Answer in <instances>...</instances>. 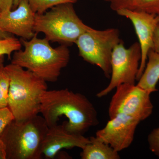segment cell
<instances>
[{
  "label": "cell",
  "instance_id": "27",
  "mask_svg": "<svg viewBox=\"0 0 159 159\" xmlns=\"http://www.w3.org/2000/svg\"><path fill=\"white\" fill-rule=\"evenodd\" d=\"M4 56H0V68L4 66Z\"/></svg>",
  "mask_w": 159,
  "mask_h": 159
},
{
  "label": "cell",
  "instance_id": "16",
  "mask_svg": "<svg viewBox=\"0 0 159 159\" xmlns=\"http://www.w3.org/2000/svg\"><path fill=\"white\" fill-rule=\"evenodd\" d=\"M10 79L4 68H0V109L8 107Z\"/></svg>",
  "mask_w": 159,
  "mask_h": 159
},
{
  "label": "cell",
  "instance_id": "10",
  "mask_svg": "<svg viewBox=\"0 0 159 159\" xmlns=\"http://www.w3.org/2000/svg\"><path fill=\"white\" fill-rule=\"evenodd\" d=\"M116 12L119 15L130 20L139 39L142 58L137 75V80H138L145 69L148 52L153 49V34L159 23V16L129 9H120Z\"/></svg>",
  "mask_w": 159,
  "mask_h": 159
},
{
  "label": "cell",
  "instance_id": "11",
  "mask_svg": "<svg viewBox=\"0 0 159 159\" xmlns=\"http://www.w3.org/2000/svg\"><path fill=\"white\" fill-rule=\"evenodd\" d=\"M35 14L28 0H22L13 11L1 12V28L5 32L23 39H31L36 34L34 31Z\"/></svg>",
  "mask_w": 159,
  "mask_h": 159
},
{
  "label": "cell",
  "instance_id": "7",
  "mask_svg": "<svg viewBox=\"0 0 159 159\" xmlns=\"http://www.w3.org/2000/svg\"><path fill=\"white\" fill-rule=\"evenodd\" d=\"M142 58L139 43L135 42L126 48L122 41L114 48L111 58V80L108 85L97 93L102 98L123 84H135Z\"/></svg>",
  "mask_w": 159,
  "mask_h": 159
},
{
  "label": "cell",
  "instance_id": "15",
  "mask_svg": "<svg viewBox=\"0 0 159 159\" xmlns=\"http://www.w3.org/2000/svg\"><path fill=\"white\" fill-rule=\"evenodd\" d=\"M31 9L36 14H43L54 6L66 3H76L77 0H28Z\"/></svg>",
  "mask_w": 159,
  "mask_h": 159
},
{
  "label": "cell",
  "instance_id": "14",
  "mask_svg": "<svg viewBox=\"0 0 159 159\" xmlns=\"http://www.w3.org/2000/svg\"><path fill=\"white\" fill-rule=\"evenodd\" d=\"M82 159H120L119 152L109 145L95 137H91L89 142L82 148Z\"/></svg>",
  "mask_w": 159,
  "mask_h": 159
},
{
  "label": "cell",
  "instance_id": "9",
  "mask_svg": "<svg viewBox=\"0 0 159 159\" xmlns=\"http://www.w3.org/2000/svg\"><path fill=\"white\" fill-rule=\"evenodd\" d=\"M140 122L128 115L118 114L110 119L103 128L97 131L96 137L119 152L132 144Z\"/></svg>",
  "mask_w": 159,
  "mask_h": 159
},
{
  "label": "cell",
  "instance_id": "4",
  "mask_svg": "<svg viewBox=\"0 0 159 159\" xmlns=\"http://www.w3.org/2000/svg\"><path fill=\"white\" fill-rule=\"evenodd\" d=\"M48 127L41 116L17 122L14 120L0 135L6 148V159H39Z\"/></svg>",
  "mask_w": 159,
  "mask_h": 159
},
{
  "label": "cell",
  "instance_id": "20",
  "mask_svg": "<svg viewBox=\"0 0 159 159\" xmlns=\"http://www.w3.org/2000/svg\"><path fill=\"white\" fill-rule=\"evenodd\" d=\"M109 3L111 9L117 11L120 9L134 10L135 0H103Z\"/></svg>",
  "mask_w": 159,
  "mask_h": 159
},
{
  "label": "cell",
  "instance_id": "18",
  "mask_svg": "<svg viewBox=\"0 0 159 159\" xmlns=\"http://www.w3.org/2000/svg\"><path fill=\"white\" fill-rule=\"evenodd\" d=\"M134 10L159 16V0H135Z\"/></svg>",
  "mask_w": 159,
  "mask_h": 159
},
{
  "label": "cell",
  "instance_id": "24",
  "mask_svg": "<svg viewBox=\"0 0 159 159\" xmlns=\"http://www.w3.org/2000/svg\"><path fill=\"white\" fill-rule=\"evenodd\" d=\"M0 159H6V148L2 141L0 139Z\"/></svg>",
  "mask_w": 159,
  "mask_h": 159
},
{
  "label": "cell",
  "instance_id": "21",
  "mask_svg": "<svg viewBox=\"0 0 159 159\" xmlns=\"http://www.w3.org/2000/svg\"><path fill=\"white\" fill-rule=\"evenodd\" d=\"M14 117L8 107L0 109V135Z\"/></svg>",
  "mask_w": 159,
  "mask_h": 159
},
{
  "label": "cell",
  "instance_id": "22",
  "mask_svg": "<svg viewBox=\"0 0 159 159\" xmlns=\"http://www.w3.org/2000/svg\"><path fill=\"white\" fill-rule=\"evenodd\" d=\"M13 0H0V10L1 12L11 10L13 7Z\"/></svg>",
  "mask_w": 159,
  "mask_h": 159
},
{
  "label": "cell",
  "instance_id": "8",
  "mask_svg": "<svg viewBox=\"0 0 159 159\" xmlns=\"http://www.w3.org/2000/svg\"><path fill=\"white\" fill-rule=\"evenodd\" d=\"M110 102V119L118 114L128 115L144 121L152 114L153 106L151 93L137 84H123L118 86Z\"/></svg>",
  "mask_w": 159,
  "mask_h": 159
},
{
  "label": "cell",
  "instance_id": "5",
  "mask_svg": "<svg viewBox=\"0 0 159 159\" xmlns=\"http://www.w3.org/2000/svg\"><path fill=\"white\" fill-rule=\"evenodd\" d=\"M90 27L77 16L74 3H66L52 7L43 14H35L34 31L45 34L52 42L70 46Z\"/></svg>",
  "mask_w": 159,
  "mask_h": 159
},
{
  "label": "cell",
  "instance_id": "6",
  "mask_svg": "<svg viewBox=\"0 0 159 159\" xmlns=\"http://www.w3.org/2000/svg\"><path fill=\"white\" fill-rule=\"evenodd\" d=\"M119 30H98L90 28L75 42L84 60L99 67L105 77H111V58L114 48L121 41Z\"/></svg>",
  "mask_w": 159,
  "mask_h": 159
},
{
  "label": "cell",
  "instance_id": "3",
  "mask_svg": "<svg viewBox=\"0 0 159 159\" xmlns=\"http://www.w3.org/2000/svg\"><path fill=\"white\" fill-rule=\"evenodd\" d=\"M4 68L10 79L8 107L14 120L20 122L38 115L41 97L48 90L47 82L31 71L13 64Z\"/></svg>",
  "mask_w": 159,
  "mask_h": 159
},
{
  "label": "cell",
  "instance_id": "19",
  "mask_svg": "<svg viewBox=\"0 0 159 159\" xmlns=\"http://www.w3.org/2000/svg\"><path fill=\"white\" fill-rule=\"evenodd\" d=\"M147 141L151 151L159 158V127L151 132L148 135Z\"/></svg>",
  "mask_w": 159,
  "mask_h": 159
},
{
  "label": "cell",
  "instance_id": "17",
  "mask_svg": "<svg viewBox=\"0 0 159 159\" xmlns=\"http://www.w3.org/2000/svg\"><path fill=\"white\" fill-rule=\"evenodd\" d=\"M22 43L20 41L13 37L0 39V56L8 55L9 58L15 51L20 50Z\"/></svg>",
  "mask_w": 159,
  "mask_h": 159
},
{
  "label": "cell",
  "instance_id": "25",
  "mask_svg": "<svg viewBox=\"0 0 159 159\" xmlns=\"http://www.w3.org/2000/svg\"><path fill=\"white\" fill-rule=\"evenodd\" d=\"M1 11L0 10V18H1ZM9 33H7V32L3 31L1 28V25H0V39H5L7 38L11 37V35Z\"/></svg>",
  "mask_w": 159,
  "mask_h": 159
},
{
  "label": "cell",
  "instance_id": "13",
  "mask_svg": "<svg viewBox=\"0 0 159 159\" xmlns=\"http://www.w3.org/2000/svg\"><path fill=\"white\" fill-rule=\"evenodd\" d=\"M159 80V53L150 50L147 56L146 66L137 85L149 93L157 91Z\"/></svg>",
  "mask_w": 159,
  "mask_h": 159
},
{
  "label": "cell",
  "instance_id": "2",
  "mask_svg": "<svg viewBox=\"0 0 159 159\" xmlns=\"http://www.w3.org/2000/svg\"><path fill=\"white\" fill-rule=\"evenodd\" d=\"M37 35L29 40L20 39L24 50L15 51L11 63L31 71L46 82H56L70 61L68 46L61 44L53 48L48 40Z\"/></svg>",
  "mask_w": 159,
  "mask_h": 159
},
{
  "label": "cell",
  "instance_id": "12",
  "mask_svg": "<svg viewBox=\"0 0 159 159\" xmlns=\"http://www.w3.org/2000/svg\"><path fill=\"white\" fill-rule=\"evenodd\" d=\"M89 139L83 135L70 133L66 130L63 123L48 127L41 148L42 155L46 159H54L63 148H83Z\"/></svg>",
  "mask_w": 159,
  "mask_h": 159
},
{
  "label": "cell",
  "instance_id": "26",
  "mask_svg": "<svg viewBox=\"0 0 159 159\" xmlns=\"http://www.w3.org/2000/svg\"><path fill=\"white\" fill-rule=\"evenodd\" d=\"M21 1L22 0H13V8H14V9L17 8L19 4Z\"/></svg>",
  "mask_w": 159,
  "mask_h": 159
},
{
  "label": "cell",
  "instance_id": "1",
  "mask_svg": "<svg viewBox=\"0 0 159 159\" xmlns=\"http://www.w3.org/2000/svg\"><path fill=\"white\" fill-rule=\"evenodd\" d=\"M40 113L48 127L57 124L59 117L68 119L63 122L69 132L83 135L91 127L99 124L95 107L82 94L69 89L47 90L41 97Z\"/></svg>",
  "mask_w": 159,
  "mask_h": 159
},
{
  "label": "cell",
  "instance_id": "23",
  "mask_svg": "<svg viewBox=\"0 0 159 159\" xmlns=\"http://www.w3.org/2000/svg\"><path fill=\"white\" fill-rule=\"evenodd\" d=\"M153 43L152 50L159 53V23L157 26L154 33Z\"/></svg>",
  "mask_w": 159,
  "mask_h": 159
}]
</instances>
